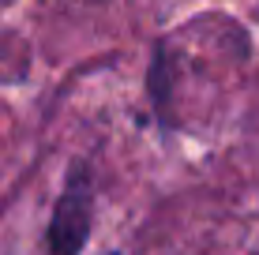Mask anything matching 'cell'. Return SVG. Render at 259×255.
I'll return each instance as SVG.
<instances>
[{
  "label": "cell",
  "instance_id": "cell-1",
  "mask_svg": "<svg viewBox=\"0 0 259 255\" xmlns=\"http://www.w3.org/2000/svg\"><path fill=\"white\" fill-rule=\"evenodd\" d=\"M94 233V173L87 158H75L68 165L64 188L53 203L46 225V251L49 255H83L87 240Z\"/></svg>",
  "mask_w": 259,
  "mask_h": 255
},
{
  "label": "cell",
  "instance_id": "cell-2",
  "mask_svg": "<svg viewBox=\"0 0 259 255\" xmlns=\"http://www.w3.org/2000/svg\"><path fill=\"white\" fill-rule=\"evenodd\" d=\"M173 68H169V57H165V41H154L150 49V68H147V86H150V101H154L158 117L169 124V86H173Z\"/></svg>",
  "mask_w": 259,
  "mask_h": 255
}]
</instances>
